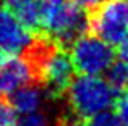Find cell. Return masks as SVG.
Masks as SVG:
<instances>
[{"label":"cell","instance_id":"1","mask_svg":"<svg viewBox=\"0 0 128 126\" xmlns=\"http://www.w3.org/2000/svg\"><path fill=\"white\" fill-rule=\"evenodd\" d=\"M89 29V15L72 0H42V29L63 47H70Z\"/></svg>","mask_w":128,"mask_h":126},{"label":"cell","instance_id":"8","mask_svg":"<svg viewBox=\"0 0 128 126\" xmlns=\"http://www.w3.org/2000/svg\"><path fill=\"white\" fill-rule=\"evenodd\" d=\"M5 5L31 31L42 29V0H6Z\"/></svg>","mask_w":128,"mask_h":126},{"label":"cell","instance_id":"13","mask_svg":"<svg viewBox=\"0 0 128 126\" xmlns=\"http://www.w3.org/2000/svg\"><path fill=\"white\" fill-rule=\"evenodd\" d=\"M115 113L118 115L123 126H128V91L120 92L115 99Z\"/></svg>","mask_w":128,"mask_h":126},{"label":"cell","instance_id":"10","mask_svg":"<svg viewBox=\"0 0 128 126\" xmlns=\"http://www.w3.org/2000/svg\"><path fill=\"white\" fill-rule=\"evenodd\" d=\"M88 126H123L122 121H120L118 115L112 113V112L106 110V112H100V113L94 115V117L88 118Z\"/></svg>","mask_w":128,"mask_h":126},{"label":"cell","instance_id":"6","mask_svg":"<svg viewBox=\"0 0 128 126\" xmlns=\"http://www.w3.org/2000/svg\"><path fill=\"white\" fill-rule=\"evenodd\" d=\"M28 82H34V78L24 57L0 55V95H8Z\"/></svg>","mask_w":128,"mask_h":126},{"label":"cell","instance_id":"15","mask_svg":"<svg viewBox=\"0 0 128 126\" xmlns=\"http://www.w3.org/2000/svg\"><path fill=\"white\" fill-rule=\"evenodd\" d=\"M75 5H78L80 8L86 10V11H91V10L97 8L99 5H102L104 2H107V0H72Z\"/></svg>","mask_w":128,"mask_h":126},{"label":"cell","instance_id":"2","mask_svg":"<svg viewBox=\"0 0 128 126\" xmlns=\"http://www.w3.org/2000/svg\"><path fill=\"white\" fill-rule=\"evenodd\" d=\"M68 108L78 118H91L115 104V89L107 79L92 74L75 78L65 94Z\"/></svg>","mask_w":128,"mask_h":126},{"label":"cell","instance_id":"9","mask_svg":"<svg viewBox=\"0 0 128 126\" xmlns=\"http://www.w3.org/2000/svg\"><path fill=\"white\" fill-rule=\"evenodd\" d=\"M107 81L115 89V92L128 91V65L122 60L114 62L112 66L107 69Z\"/></svg>","mask_w":128,"mask_h":126},{"label":"cell","instance_id":"12","mask_svg":"<svg viewBox=\"0 0 128 126\" xmlns=\"http://www.w3.org/2000/svg\"><path fill=\"white\" fill-rule=\"evenodd\" d=\"M49 125V120L44 113H28V115H23L18 121L15 123V126H47Z\"/></svg>","mask_w":128,"mask_h":126},{"label":"cell","instance_id":"7","mask_svg":"<svg viewBox=\"0 0 128 126\" xmlns=\"http://www.w3.org/2000/svg\"><path fill=\"white\" fill-rule=\"evenodd\" d=\"M41 87L42 86L36 84V82H28V84L15 89L5 97L10 100V104L15 108L16 113L20 115L34 113L41 108L44 102V92L46 91H42Z\"/></svg>","mask_w":128,"mask_h":126},{"label":"cell","instance_id":"4","mask_svg":"<svg viewBox=\"0 0 128 126\" xmlns=\"http://www.w3.org/2000/svg\"><path fill=\"white\" fill-rule=\"evenodd\" d=\"M88 15L92 34L110 45H120L128 37V0H107Z\"/></svg>","mask_w":128,"mask_h":126},{"label":"cell","instance_id":"5","mask_svg":"<svg viewBox=\"0 0 128 126\" xmlns=\"http://www.w3.org/2000/svg\"><path fill=\"white\" fill-rule=\"evenodd\" d=\"M34 37L31 29L23 24L5 3H0V52L6 55L23 54Z\"/></svg>","mask_w":128,"mask_h":126},{"label":"cell","instance_id":"11","mask_svg":"<svg viewBox=\"0 0 128 126\" xmlns=\"http://www.w3.org/2000/svg\"><path fill=\"white\" fill-rule=\"evenodd\" d=\"M15 108L5 95H0V126H15Z\"/></svg>","mask_w":128,"mask_h":126},{"label":"cell","instance_id":"16","mask_svg":"<svg viewBox=\"0 0 128 126\" xmlns=\"http://www.w3.org/2000/svg\"><path fill=\"white\" fill-rule=\"evenodd\" d=\"M118 58L128 65V37L118 45Z\"/></svg>","mask_w":128,"mask_h":126},{"label":"cell","instance_id":"14","mask_svg":"<svg viewBox=\"0 0 128 126\" xmlns=\"http://www.w3.org/2000/svg\"><path fill=\"white\" fill-rule=\"evenodd\" d=\"M57 126H84V123L81 121V118L73 115L72 112H70V113L63 112V113L57 118Z\"/></svg>","mask_w":128,"mask_h":126},{"label":"cell","instance_id":"3","mask_svg":"<svg viewBox=\"0 0 128 126\" xmlns=\"http://www.w3.org/2000/svg\"><path fill=\"white\" fill-rule=\"evenodd\" d=\"M75 69L80 74L100 76L107 73V69L115 62V52L112 45L100 39L99 36L83 34L70 45Z\"/></svg>","mask_w":128,"mask_h":126}]
</instances>
